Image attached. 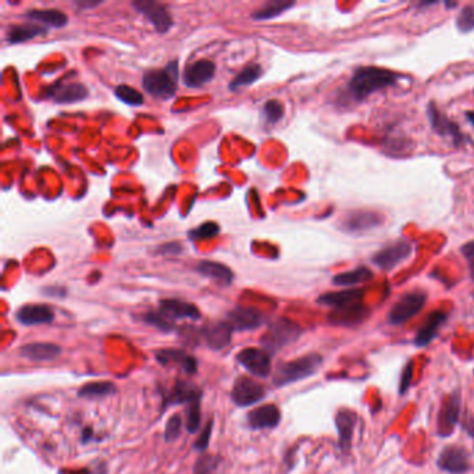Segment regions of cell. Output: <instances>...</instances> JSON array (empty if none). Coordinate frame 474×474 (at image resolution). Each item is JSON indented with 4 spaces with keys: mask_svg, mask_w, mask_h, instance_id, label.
<instances>
[{
    "mask_svg": "<svg viewBox=\"0 0 474 474\" xmlns=\"http://www.w3.org/2000/svg\"><path fill=\"white\" fill-rule=\"evenodd\" d=\"M47 31L46 27L39 25L36 23H27V24H21V25H12L8 31L6 39L9 43L16 45L20 42H27L35 36L43 35Z\"/></svg>",
    "mask_w": 474,
    "mask_h": 474,
    "instance_id": "obj_30",
    "label": "cell"
},
{
    "mask_svg": "<svg viewBox=\"0 0 474 474\" xmlns=\"http://www.w3.org/2000/svg\"><path fill=\"white\" fill-rule=\"evenodd\" d=\"M100 5V2H77L75 3V6L78 8V9H92V8H96V6H99Z\"/></svg>",
    "mask_w": 474,
    "mask_h": 474,
    "instance_id": "obj_47",
    "label": "cell"
},
{
    "mask_svg": "<svg viewBox=\"0 0 474 474\" xmlns=\"http://www.w3.org/2000/svg\"><path fill=\"white\" fill-rule=\"evenodd\" d=\"M181 429H182V418L180 414H173L167 425H166V430H165V440L167 442H173L176 441L180 434H181Z\"/></svg>",
    "mask_w": 474,
    "mask_h": 474,
    "instance_id": "obj_42",
    "label": "cell"
},
{
    "mask_svg": "<svg viewBox=\"0 0 474 474\" xmlns=\"http://www.w3.org/2000/svg\"><path fill=\"white\" fill-rule=\"evenodd\" d=\"M263 74V70L259 64H252L246 69H244L231 82H230V89L237 91L241 86H249L253 82H256Z\"/></svg>",
    "mask_w": 474,
    "mask_h": 474,
    "instance_id": "obj_34",
    "label": "cell"
},
{
    "mask_svg": "<svg viewBox=\"0 0 474 474\" xmlns=\"http://www.w3.org/2000/svg\"><path fill=\"white\" fill-rule=\"evenodd\" d=\"M117 387L115 383L110 381H93V383H86L78 390V396L85 398V399H97V398H104L116 394Z\"/></svg>",
    "mask_w": 474,
    "mask_h": 474,
    "instance_id": "obj_31",
    "label": "cell"
},
{
    "mask_svg": "<svg viewBox=\"0 0 474 474\" xmlns=\"http://www.w3.org/2000/svg\"><path fill=\"white\" fill-rule=\"evenodd\" d=\"M154 359L162 366H178L187 375H195L198 372L196 357L181 349L170 348L156 351Z\"/></svg>",
    "mask_w": 474,
    "mask_h": 474,
    "instance_id": "obj_16",
    "label": "cell"
},
{
    "mask_svg": "<svg viewBox=\"0 0 474 474\" xmlns=\"http://www.w3.org/2000/svg\"><path fill=\"white\" fill-rule=\"evenodd\" d=\"M237 362L253 376L266 379L272 373V353L266 349L245 348L238 352Z\"/></svg>",
    "mask_w": 474,
    "mask_h": 474,
    "instance_id": "obj_6",
    "label": "cell"
},
{
    "mask_svg": "<svg viewBox=\"0 0 474 474\" xmlns=\"http://www.w3.org/2000/svg\"><path fill=\"white\" fill-rule=\"evenodd\" d=\"M220 462V458L216 455H202L195 463L193 474H213Z\"/></svg>",
    "mask_w": 474,
    "mask_h": 474,
    "instance_id": "obj_38",
    "label": "cell"
},
{
    "mask_svg": "<svg viewBox=\"0 0 474 474\" xmlns=\"http://www.w3.org/2000/svg\"><path fill=\"white\" fill-rule=\"evenodd\" d=\"M412 376H413V362L410 360L407 366L405 367V370L402 373V380H401V387H399V394H405L412 383Z\"/></svg>",
    "mask_w": 474,
    "mask_h": 474,
    "instance_id": "obj_45",
    "label": "cell"
},
{
    "mask_svg": "<svg viewBox=\"0 0 474 474\" xmlns=\"http://www.w3.org/2000/svg\"><path fill=\"white\" fill-rule=\"evenodd\" d=\"M447 319H448V314L444 311L436 310V311L430 313V316L425 322V324L421 326L420 330L417 331L416 338H414V344L417 346L429 345L438 335V331H440L441 326L447 322Z\"/></svg>",
    "mask_w": 474,
    "mask_h": 474,
    "instance_id": "obj_25",
    "label": "cell"
},
{
    "mask_svg": "<svg viewBox=\"0 0 474 474\" xmlns=\"http://www.w3.org/2000/svg\"><path fill=\"white\" fill-rule=\"evenodd\" d=\"M372 279H373V272L364 266H360V268H356L355 270L334 276L333 284L337 287H352L360 283H366Z\"/></svg>",
    "mask_w": 474,
    "mask_h": 474,
    "instance_id": "obj_33",
    "label": "cell"
},
{
    "mask_svg": "<svg viewBox=\"0 0 474 474\" xmlns=\"http://www.w3.org/2000/svg\"><path fill=\"white\" fill-rule=\"evenodd\" d=\"M216 74V64L210 60H198L188 64L184 71V84L188 88H200L212 81Z\"/></svg>",
    "mask_w": 474,
    "mask_h": 474,
    "instance_id": "obj_17",
    "label": "cell"
},
{
    "mask_svg": "<svg viewBox=\"0 0 474 474\" xmlns=\"http://www.w3.org/2000/svg\"><path fill=\"white\" fill-rule=\"evenodd\" d=\"M410 253H412V244L406 239H401L379 250L372 257V261L379 269L384 272H391L396 266H399L402 261H405L410 256Z\"/></svg>",
    "mask_w": 474,
    "mask_h": 474,
    "instance_id": "obj_7",
    "label": "cell"
},
{
    "mask_svg": "<svg viewBox=\"0 0 474 474\" xmlns=\"http://www.w3.org/2000/svg\"><path fill=\"white\" fill-rule=\"evenodd\" d=\"M280 420H281L280 409L276 405L269 403L249 412L248 426L253 430L274 429L280 425Z\"/></svg>",
    "mask_w": 474,
    "mask_h": 474,
    "instance_id": "obj_19",
    "label": "cell"
},
{
    "mask_svg": "<svg viewBox=\"0 0 474 474\" xmlns=\"http://www.w3.org/2000/svg\"><path fill=\"white\" fill-rule=\"evenodd\" d=\"M265 388L260 384L253 381L249 377H239L235 380L233 391H231V398L237 406H250L257 402H260L265 398Z\"/></svg>",
    "mask_w": 474,
    "mask_h": 474,
    "instance_id": "obj_12",
    "label": "cell"
},
{
    "mask_svg": "<svg viewBox=\"0 0 474 474\" xmlns=\"http://www.w3.org/2000/svg\"><path fill=\"white\" fill-rule=\"evenodd\" d=\"M427 117L430 120L431 128L441 137L449 138L455 146L463 145L467 138L460 131L459 126L453 123L448 116H445L437 106L434 102H430L427 106Z\"/></svg>",
    "mask_w": 474,
    "mask_h": 474,
    "instance_id": "obj_8",
    "label": "cell"
},
{
    "mask_svg": "<svg viewBox=\"0 0 474 474\" xmlns=\"http://www.w3.org/2000/svg\"><path fill=\"white\" fill-rule=\"evenodd\" d=\"M47 96L58 103H75L88 96V89L80 82H70L64 85H56L49 89Z\"/></svg>",
    "mask_w": 474,
    "mask_h": 474,
    "instance_id": "obj_27",
    "label": "cell"
},
{
    "mask_svg": "<svg viewBox=\"0 0 474 474\" xmlns=\"http://www.w3.org/2000/svg\"><path fill=\"white\" fill-rule=\"evenodd\" d=\"M233 329L231 326L224 322H215L210 323L200 329L202 341L207 345V348L213 351H222L227 348L231 344L233 337Z\"/></svg>",
    "mask_w": 474,
    "mask_h": 474,
    "instance_id": "obj_13",
    "label": "cell"
},
{
    "mask_svg": "<svg viewBox=\"0 0 474 474\" xmlns=\"http://www.w3.org/2000/svg\"><path fill=\"white\" fill-rule=\"evenodd\" d=\"M212 431H213V420H209L207 421V425L204 426V429L202 430L199 438L196 440L193 448L199 452H204L207 448H209V444H210V436H212Z\"/></svg>",
    "mask_w": 474,
    "mask_h": 474,
    "instance_id": "obj_43",
    "label": "cell"
},
{
    "mask_svg": "<svg viewBox=\"0 0 474 474\" xmlns=\"http://www.w3.org/2000/svg\"><path fill=\"white\" fill-rule=\"evenodd\" d=\"M473 296H474V295H473Z\"/></svg>",
    "mask_w": 474,
    "mask_h": 474,
    "instance_id": "obj_52",
    "label": "cell"
},
{
    "mask_svg": "<svg viewBox=\"0 0 474 474\" xmlns=\"http://www.w3.org/2000/svg\"><path fill=\"white\" fill-rule=\"evenodd\" d=\"M115 95L128 106H141V104H143V95L128 85H119L115 91Z\"/></svg>",
    "mask_w": 474,
    "mask_h": 474,
    "instance_id": "obj_36",
    "label": "cell"
},
{
    "mask_svg": "<svg viewBox=\"0 0 474 474\" xmlns=\"http://www.w3.org/2000/svg\"><path fill=\"white\" fill-rule=\"evenodd\" d=\"M466 430L467 433L474 438V425H470V426H466Z\"/></svg>",
    "mask_w": 474,
    "mask_h": 474,
    "instance_id": "obj_51",
    "label": "cell"
},
{
    "mask_svg": "<svg viewBox=\"0 0 474 474\" xmlns=\"http://www.w3.org/2000/svg\"><path fill=\"white\" fill-rule=\"evenodd\" d=\"M16 319L23 326L49 324L55 320V311L47 305H25L17 310Z\"/></svg>",
    "mask_w": 474,
    "mask_h": 474,
    "instance_id": "obj_18",
    "label": "cell"
},
{
    "mask_svg": "<svg viewBox=\"0 0 474 474\" xmlns=\"http://www.w3.org/2000/svg\"><path fill=\"white\" fill-rule=\"evenodd\" d=\"M368 316V309L363 305H355L342 310H334L329 314V322L334 326L352 327L364 322Z\"/></svg>",
    "mask_w": 474,
    "mask_h": 474,
    "instance_id": "obj_24",
    "label": "cell"
},
{
    "mask_svg": "<svg viewBox=\"0 0 474 474\" xmlns=\"http://www.w3.org/2000/svg\"><path fill=\"white\" fill-rule=\"evenodd\" d=\"M462 254L464 256L466 261H467V266H469V272H470V277L474 281V241L466 242L462 248H460Z\"/></svg>",
    "mask_w": 474,
    "mask_h": 474,
    "instance_id": "obj_44",
    "label": "cell"
},
{
    "mask_svg": "<svg viewBox=\"0 0 474 474\" xmlns=\"http://www.w3.org/2000/svg\"><path fill=\"white\" fill-rule=\"evenodd\" d=\"M466 119L471 126H474V112H466Z\"/></svg>",
    "mask_w": 474,
    "mask_h": 474,
    "instance_id": "obj_50",
    "label": "cell"
},
{
    "mask_svg": "<svg viewBox=\"0 0 474 474\" xmlns=\"http://www.w3.org/2000/svg\"><path fill=\"white\" fill-rule=\"evenodd\" d=\"M196 272L204 277L212 279L222 285H230L234 281V273L230 268L212 260H202L196 265Z\"/></svg>",
    "mask_w": 474,
    "mask_h": 474,
    "instance_id": "obj_28",
    "label": "cell"
},
{
    "mask_svg": "<svg viewBox=\"0 0 474 474\" xmlns=\"http://www.w3.org/2000/svg\"><path fill=\"white\" fill-rule=\"evenodd\" d=\"M261 115L268 124H277L284 117L283 103L280 100H276V99L268 100L265 103V106H263V109H261Z\"/></svg>",
    "mask_w": 474,
    "mask_h": 474,
    "instance_id": "obj_35",
    "label": "cell"
},
{
    "mask_svg": "<svg viewBox=\"0 0 474 474\" xmlns=\"http://www.w3.org/2000/svg\"><path fill=\"white\" fill-rule=\"evenodd\" d=\"M363 298H364V291L360 288H355V289H345L340 292L324 294L318 299V303L333 307L334 310H342V309L363 303Z\"/></svg>",
    "mask_w": 474,
    "mask_h": 474,
    "instance_id": "obj_21",
    "label": "cell"
},
{
    "mask_svg": "<svg viewBox=\"0 0 474 474\" xmlns=\"http://www.w3.org/2000/svg\"><path fill=\"white\" fill-rule=\"evenodd\" d=\"M220 233V227L216 223H204L196 228H193L192 231H189V238L191 239H207V238H212L219 235Z\"/></svg>",
    "mask_w": 474,
    "mask_h": 474,
    "instance_id": "obj_41",
    "label": "cell"
},
{
    "mask_svg": "<svg viewBox=\"0 0 474 474\" xmlns=\"http://www.w3.org/2000/svg\"><path fill=\"white\" fill-rule=\"evenodd\" d=\"M234 331H245V330H254L268 322L265 313H261L259 309L254 307H245L237 306L227 314L226 320Z\"/></svg>",
    "mask_w": 474,
    "mask_h": 474,
    "instance_id": "obj_10",
    "label": "cell"
},
{
    "mask_svg": "<svg viewBox=\"0 0 474 474\" xmlns=\"http://www.w3.org/2000/svg\"><path fill=\"white\" fill-rule=\"evenodd\" d=\"M178 60L170 62L162 70H150L142 78L143 89L154 99L167 100L177 92L178 84Z\"/></svg>",
    "mask_w": 474,
    "mask_h": 474,
    "instance_id": "obj_3",
    "label": "cell"
},
{
    "mask_svg": "<svg viewBox=\"0 0 474 474\" xmlns=\"http://www.w3.org/2000/svg\"><path fill=\"white\" fill-rule=\"evenodd\" d=\"M456 27L462 34H467L474 29V5H467L459 12L456 17Z\"/></svg>",
    "mask_w": 474,
    "mask_h": 474,
    "instance_id": "obj_39",
    "label": "cell"
},
{
    "mask_svg": "<svg viewBox=\"0 0 474 474\" xmlns=\"http://www.w3.org/2000/svg\"><path fill=\"white\" fill-rule=\"evenodd\" d=\"M383 224V216L368 210H356L349 213L342 222V228L346 233H364L377 228Z\"/></svg>",
    "mask_w": 474,
    "mask_h": 474,
    "instance_id": "obj_15",
    "label": "cell"
},
{
    "mask_svg": "<svg viewBox=\"0 0 474 474\" xmlns=\"http://www.w3.org/2000/svg\"><path fill=\"white\" fill-rule=\"evenodd\" d=\"M356 421H357L356 413L349 409H341L337 413L335 425H337V430L340 436V448L344 453H346L352 447V437L356 427Z\"/></svg>",
    "mask_w": 474,
    "mask_h": 474,
    "instance_id": "obj_23",
    "label": "cell"
},
{
    "mask_svg": "<svg viewBox=\"0 0 474 474\" xmlns=\"http://www.w3.org/2000/svg\"><path fill=\"white\" fill-rule=\"evenodd\" d=\"M165 319L176 324V320L181 319H189V320H200L202 313L200 310L189 302L181 300V299H163L159 303V309H157Z\"/></svg>",
    "mask_w": 474,
    "mask_h": 474,
    "instance_id": "obj_11",
    "label": "cell"
},
{
    "mask_svg": "<svg viewBox=\"0 0 474 474\" xmlns=\"http://www.w3.org/2000/svg\"><path fill=\"white\" fill-rule=\"evenodd\" d=\"M403 78V75L387 69L363 66L357 67L353 71L345 89L349 99H352L353 102H363L368 96L381 89H387L390 86L396 85L398 81Z\"/></svg>",
    "mask_w": 474,
    "mask_h": 474,
    "instance_id": "obj_1",
    "label": "cell"
},
{
    "mask_svg": "<svg viewBox=\"0 0 474 474\" xmlns=\"http://www.w3.org/2000/svg\"><path fill=\"white\" fill-rule=\"evenodd\" d=\"M323 364V357L318 353H310L291 362L280 363L276 367L273 384L276 387H285L292 383L305 380L319 370Z\"/></svg>",
    "mask_w": 474,
    "mask_h": 474,
    "instance_id": "obj_2",
    "label": "cell"
},
{
    "mask_svg": "<svg viewBox=\"0 0 474 474\" xmlns=\"http://www.w3.org/2000/svg\"><path fill=\"white\" fill-rule=\"evenodd\" d=\"M427 302V295L421 291H412L405 294L390 310L388 322L390 324L399 326L410 319H413L416 314L423 310Z\"/></svg>",
    "mask_w": 474,
    "mask_h": 474,
    "instance_id": "obj_5",
    "label": "cell"
},
{
    "mask_svg": "<svg viewBox=\"0 0 474 474\" xmlns=\"http://www.w3.org/2000/svg\"><path fill=\"white\" fill-rule=\"evenodd\" d=\"M159 252H162V253H174V254H177V253L181 252V246H180V244H167V245H163V246L159 249Z\"/></svg>",
    "mask_w": 474,
    "mask_h": 474,
    "instance_id": "obj_46",
    "label": "cell"
},
{
    "mask_svg": "<svg viewBox=\"0 0 474 474\" xmlns=\"http://www.w3.org/2000/svg\"><path fill=\"white\" fill-rule=\"evenodd\" d=\"M66 474H92V471L89 469H81L78 471H67Z\"/></svg>",
    "mask_w": 474,
    "mask_h": 474,
    "instance_id": "obj_49",
    "label": "cell"
},
{
    "mask_svg": "<svg viewBox=\"0 0 474 474\" xmlns=\"http://www.w3.org/2000/svg\"><path fill=\"white\" fill-rule=\"evenodd\" d=\"M460 416V396L453 394L444 403L441 413L438 416V433L442 437H447L453 433L455 426L458 425Z\"/></svg>",
    "mask_w": 474,
    "mask_h": 474,
    "instance_id": "obj_22",
    "label": "cell"
},
{
    "mask_svg": "<svg viewBox=\"0 0 474 474\" xmlns=\"http://www.w3.org/2000/svg\"><path fill=\"white\" fill-rule=\"evenodd\" d=\"M62 353V348L56 344L34 342L20 348V355L31 362H49Z\"/></svg>",
    "mask_w": 474,
    "mask_h": 474,
    "instance_id": "obj_26",
    "label": "cell"
},
{
    "mask_svg": "<svg viewBox=\"0 0 474 474\" xmlns=\"http://www.w3.org/2000/svg\"><path fill=\"white\" fill-rule=\"evenodd\" d=\"M25 17L29 19L31 21L43 25V27H51V28H63L69 23V17L55 9H47V10H29L25 13Z\"/></svg>",
    "mask_w": 474,
    "mask_h": 474,
    "instance_id": "obj_29",
    "label": "cell"
},
{
    "mask_svg": "<svg viewBox=\"0 0 474 474\" xmlns=\"http://www.w3.org/2000/svg\"><path fill=\"white\" fill-rule=\"evenodd\" d=\"M134 9L146 17L147 21L156 28L157 32L166 34L173 27V17L170 12L161 3L153 2V0H138L132 3Z\"/></svg>",
    "mask_w": 474,
    "mask_h": 474,
    "instance_id": "obj_9",
    "label": "cell"
},
{
    "mask_svg": "<svg viewBox=\"0 0 474 474\" xmlns=\"http://www.w3.org/2000/svg\"><path fill=\"white\" fill-rule=\"evenodd\" d=\"M202 399V390L195 384L184 380L176 381L171 390H169L165 395L163 407L173 405H191Z\"/></svg>",
    "mask_w": 474,
    "mask_h": 474,
    "instance_id": "obj_14",
    "label": "cell"
},
{
    "mask_svg": "<svg viewBox=\"0 0 474 474\" xmlns=\"http://www.w3.org/2000/svg\"><path fill=\"white\" fill-rule=\"evenodd\" d=\"M91 436H92V430L91 429L84 430V433H82V442H86L88 438H91Z\"/></svg>",
    "mask_w": 474,
    "mask_h": 474,
    "instance_id": "obj_48",
    "label": "cell"
},
{
    "mask_svg": "<svg viewBox=\"0 0 474 474\" xmlns=\"http://www.w3.org/2000/svg\"><path fill=\"white\" fill-rule=\"evenodd\" d=\"M438 467L451 474H463L469 470V456L463 448L447 447L438 456Z\"/></svg>",
    "mask_w": 474,
    "mask_h": 474,
    "instance_id": "obj_20",
    "label": "cell"
},
{
    "mask_svg": "<svg viewBox=\"0 0 474 474\" xmlns=\"http://www.w3.org/2000/svg\"><path fill=\"white\" fill-rule=\"evenodd\" d=\"M142 320L149 324V326H153L156 327L157 330H161V331H166V333H170L176 329V324L169 322L167 319H165L163 316L157 311V310H153V311H147L142 316Z\"/></svg>",
    "mask_w": 474,
    "mask_h": 474,
    "instance_id": "obj_37",
    "label": "cell"
},
{
    "mask_svg": "<svg viewBox=\"0 0 474 474\" xmlns=\"http://www.w3.org/2000/svg\"><path fill=\"white\" fill-rule=\"evenodd\" d=\"M295 6V2H285V0H272L263 5L260 9H257L253 14L252 19L257 21H265V20H272L276 19L281 14H284L287 10Z\"/></svg>",
    "mask_w": 474,
    "mask_h": 474,
    "instance_id": "obj_32",
    "label": "cell"
},
{
    "mask_svg": "<svg viewBox=\"0 0 474 474\" xmlns=\"http://www.w3.org/2000/svg\"><path fill=\"white\" fill-rule=\"evenodd\" d=\"M300 334L302 329L298 324L285 318H280L269 324V329L261 337L260 344L263 345V349L273 355L281 348L295 342Z\"/></svg>",
    "mask_w": 474,
    "mask_h": 474,
    "instance_id": "obj_4",
    "label": "cell"
},
{
    "mask_svg": "<svg viewBox=\"0 0 474 474\" xmlns=\"http://www.w3.org/2000/svg\"><path fill=\"white\" fill-rule=\"evenodd\" d=\"M200 417H202L200 401L188 405V407H187V430H188V433H191V434L198 433V430L200 429Z\"/></svg>",
    "mask_w": 474,
    "mask_h": 474,
    "instance_id": "obj_40",
    "label": "cell"
}]
</instances>
